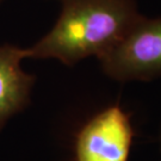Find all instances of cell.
Listing matches in <instances>:
<instances>
[{
	"mask_svg": "<svg viewBox=\"0 0 161 161\" xmlns=\"http://www.w3.org/2000/svg\"><path fill=\"white\" fill-rule=\"evenodd\" d=\"M62 7L50 31L30 48L26 58H55L72 67L99 58L128 34L143 14L135 0H60Z\"/></svg>",
	"mask_w": 161,
	"mask_h": 161,
	"instance_id": "cell-1",
	"label": "cell"
},
{
	"mask_svg": "<svg viewBox=\"0 0 161 161\" xmlns=\"http://www.w3.org/2000/svg\"><path fill=\"white\" fill-rule=\"evenodd\" d=\"M98 61L104 74L118 82L161 78V17L142 16Z\"/></svg>",
	"mask_w": 161,
	"mask_h": 161,
	"instance_id": "cell-2",
	"label": "cell"
},
{
	"mask_svg": "<svg viewBox=\"0 0 161 161\" xmlns=\"http://www.w3.org/2000/svg\"><path fill=\"white\" fill-rule=\"evenodd\" d=\"M135 137L130 114L112 104L88 118L74 140V161H129Z\"/></svg>",
	"mask_w": 161,
	"mask_h": 161,
	"instance_id": "cell-3",
	"label": "cell"
},
{
	"mask_svg": "<svg viewBox=\"0 0 161 161\" xmlns=\"http://www.w3.org/2000/svg\"><path fill=\"white\" fill-rule=\"evenodd\" d=\"M24 58L25 48L0 46V131L12 116L23 111L30 103L35 76L22 68Z\"/></svg>",
	"mask_w": 161,
	"mask_h": 161,
	"instance_id": "cell-4",
	"label": "cell"
},
{
	"mask_svg": "<svg viewBox=\"0 0 161 161\" xmlns=\"http://www.w3.org/2000/svg\"><path fill=\"white\" fill-rule=\"evenodd\" d=\"M159 143H160V150H161V128H160V131H159Z\"/></svg>",
	"mask_w": 161,
	"mask_h": 161,
	"instance_id": "cell-5",
	"label": "cell"
},
{
	"mask_svg": "<svg viewBox=\"0 0 161 161\" xmlns=\"http://www.w3.org/2000/svg\"><path fill=\"white\" fill-rule=\"evenodd\" d=\"M1 1H3V0H0V4H1Z\"/></svg>",
	"mask_w": 161,
	"mask_h": 161,
	"instance_id": "cell-6",
	"label": "cell"
}]
</instances>
